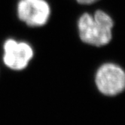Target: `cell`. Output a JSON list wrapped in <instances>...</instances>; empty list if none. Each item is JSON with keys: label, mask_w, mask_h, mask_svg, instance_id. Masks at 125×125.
Here are the masks:
<instances>
[{"label": "cell", "mask_w": 125, "mask_h": 125, "mask_svg": "<svg viewBox=\"0 0 125 125\" xmlns=\"http://www.w3.org/2000/svg\"><path fill=\"white\" fill-rule=\"evenodd\" d=\"M19 19L30 26H42L51 16V8L45 0H20L17 6Z\"/></svg>", "instance_id": "4"}, {"label": "cell", "mask_w": 125, "mask_h": 125, "mask_svg": "<svg viewBox=\"0 0 125 125\" xmlns=\"http://www.w3.org/2000/svg\"><path fill=\"white\" fill-rule=\"evenodd\" d=\"M95 83L103 94L118 95L125 90V71L117 64L106 62L98 69Z\"/></svg>", "instance_id": "2"}, {"label": "cell", "mask_w": 125, "mask_h": 125, "mask_svg": "<svg viewBox=\"0 0 125 125\" xmlns=\"http://www.w3.org/2000/svg\"><path fill=\"white\" fill-rule=\"evenodd\" d=\"M34 55L33 49L26 42L7 39L3 44V62L11 69L19 71L25 69Z\"/></svg>", "instance_id": "3"}, {"label": "cell", "mask_w": 125, "mask_h": 125, "mask_svg": "<svg viewBox=\"0 0 125 125\" xmlns=\"http://www.w3.org/2000/svg\"><path fill=\"white\" fill-rule=\"evenodd\" d=\"M98 1L99 0H76V2L81 5H91Z\"/></svg>", "instance_id": "5"}, {"label": "cell", "mask_w": 125, "mask_h": 125, "mask_svg": "<svg viewBox=\"0 0 125 125\" xmlns=\"http://www.w3.org/2000/svg\"><path fill=\"white\" fill-rule=\"evenodd\" d=\"M113 26L112 18L102 10L96 11L92 15L84 13L78 21L80 39L94 47H102L111 42Z\"/></svg>", "instance_id": "1"}]
</instances>
